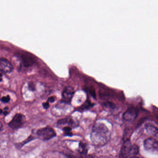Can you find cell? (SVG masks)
<instances>
[{
  "label": "cell",
  "instance_id": "23",
  "mask_svg": "<svg viewBox=\"0 0 158 158\" xmlns=\"http://www.w3.org/2000/svg\"><path fill=\"white\" fill-rule=\"evenodd\" d=\"M129 158H137V157H131Z\"/></svg>",
  "mask_w": 158,
  "mask_h": 158
},
{
  "label": "cell",
  "instance_id": "1",
  "mask_svg": "<svg viewBox=\"0 0 158 158\" xmlns=\"http://www.w3.org/2000/svg\"><path fill=\"white\" fill-rule=\"evenodd\" d=\"M110 137V132L104 124H95L92 128L90 139L92 143L97 147H102L106 144Z\"/></svg>",
  "mask_w": 158,
  "mask_h": 158
},
{
  "label": "cell",
  "instance_id": "16",
  "mask_svg": "<svg viewBox=\"0 0 158 158\" xmlns=\"http://www.w3.org/2000/svg\"><path fill=\"white\" fill-rule=\"evenodd\" d=\"M10 96H7L6 97H2L1 98V101L3 103H8L10 102Z\"/></svg>",
  "mask_w": 158,
  "mask_h": 158
},
{
  "label": "cell",
  "instance_id": "19",
  "mask_svg": "<svg viewBox=\"0 0 158 158\" xmlns=\"http://www.w3.org/2000/svg\"><path fill=\"white\" fill-rule=\"evenodd\" d=\"M43 106L44 109H48L49 107V104L48 102H44L43 103Z\"/></svg>",
  "mask_w": 158,
  "mask_h": 158
},
{
  "label": "cell",
  "instance_id": "20",
  "mask_svg": "<svg viewBox=\"0 0 158 158\" xmlns=\"http://www.w3.org/2000/svg\"><path fill=\"white\" fill-rule=\"evenodd\" d=\"M2 73H0V82H2Z\"/></svg>",
  "mask_w": 158,
  "mask_h": 158
},
{
  "label": "cell",
  "instance_id": "2",
  "mask_svg": "<svg viewBox=\"0 0 158 158\" xmlns=\"http://www.w3.org/2000/svg\"><path fill=\"white\" fill-rule=\"evenodd\" d=\"M38 136L43 140H49L56 136V133L53 128L51 127H45L39 129L37 132Z\"/></svg>",
  "mask_w": 158,
  "mask_h": 158
},
{
  "label": "cell",
  "instance_id": "18",
  "mask_svg": "<svg viewBox=\"0 0 158 158\" xmlns=\"http://www.w3.org/2000/svg\"><path fill=\"white\" fill-rule=\"evenodd\" d=\"M55 98L54 97H50L48 99V102H53L55 101Z\"/></svg>",
  "mask_w": 158,
  "mask_h": 158
},
{
  "label": "cell",
  "instance_id": "6",
  "mask_svg": "<svg viewBox=\"0 0 158 158\" xmlns=\"http://www.w3.org/2000/svg\"><path fill=\"white\" fill-rule=\"evenodd\" d=\"M138 115V110L135 107L128 108L123 114L124 120L127 122H133Z\"/></svg>",
  "mask_w": 158,
  "mask_h": 158
},
{
  "label": "cell",
  "instance_id": "5",
  "mask_svg": "<svg viewBox=\"0 0 158 158\" xmlns=\"http://www.w3.org/2000/svg\"><path fill=\"white\" fill-rule=\"evenodd\" d=\"M131 147L132 144L129 139L125 140L121 148L119 158H128L131 156Z\"/></svg>",
  "mask_w": 158,
  "mask_h": 158
},
{
  "label": "cell",
  "instance_id": "17",
  "mask_svg": "<svg viewBox=\"0 0 158 158\" xmlns=\"http://www.w3.org/2000/svg\"><path fill=\"white\" fill-rule=\"evenodd\" d=\"M28 88L30 90L34 91L35 89V85L33 83H29V85H28Z\"/></svg>",
  "mask_w": 158,
  "mask_h": 158
},
{
  "label": "cell",
  "instance_id": "11",
  "mask_svg": "<svg viewBox=\"0 0 158 158\" xmlns=\"http://www.w3.org/2000/svg\"><path fill=\"white\" fill-rule=\"evenodd\" d=\"M147 134L150 135H155L158 134V129L151 125H147L145 127Z\"/></svg>",
  "mask_w": 158,
  "mask_h": 158
},
{
  "label": "cell",
  "instance_id": "9",
  "mask_svg": "<svg viewBox=\"0 0 158 158\" xmlns=\"http://www.w3.org/2000/svg\"><path fill=\"white\" fill-rule=\"evenodd\" d=\"M22 59L24 65L26 67L31 66L32 64H34L35 62V60H34L33 57L27 53L23 54L22 56Z\"/></svg>",
  "mask_w": 158,
  "mask_h": 158
},
{
  "label": "cell",
  "instance_id": "4",
  "mask_svg": "<svg viewBox=\"0 0 158 158\" xmlns=\"http://www.w3.org/2000/svg\"><path fill=\"white\" fill-rule=\"evenodd\" d=\"M144 147L148 151L158 153V142L155 139L148 138L146 139L144 142Z\"/></svg>",
  "mask_w": 158,
  "mask_h": 158
},
{
  "label": "cell",
  "instance_id": "14",
  "mask_svg": "<svg viewBox=\"0 0 158 158\" xmlns=\"http://www.w3.org/2000/svg\"><path fill=\"white\" fill-rule=\"evenodd\" d=\"M103 106L105 107L107 109H110V110H112L115 108V105L114 103H113L111 102H106L103 103Z\"/></svg>",
  "mask_w": 158,
  "mask_h": 158
},
{
  "label": "cell",
  "instance_id": "13",
  "mask_svg": "<svg viewBox=\"0 0 158 158\" xmlns=\"http://www.w3.org/2000/svg\"><path fill=\"white\" fill-rule=\"evenodd\" d=\"M139 152V148L138 146L135 144L132 145L131 150V156L134 157L135 155H137Z\"/></svg>",
  "mask_w": 158,
  "mask_h": 158
},
{
  "label": "cell",
  "instance_id": "21",
  "mask_svg": "<svg viewBox=\"0 0 158 158\" xmlns=\"http://www.w3.org/2000/svg\"><path fill=\"white\" fill-rule=\"evenodd\" d=\"M2 124L1 123H0V131H1V130H2Z\"/></svg>",
  "mask_w": 158,
  "mask_h": 158
},
{
  "label": "cell",
  "instance_id": "22",
  "mask_svg": "<svg viewBox=\"0 0 158 158\" xmlns=\"http://www.w3.org/2000/svg\"><path fill=\"white\" fill-rule=\"evenodd\" d=\"M3 111L2 110H0V114H3Z\"/></svg>",
  "mask_w": 158,
  "mask_h": 158
},
{
  "label": "cell",
  "instance_id": "7",
  "mask_svg": "<svg viewBox=\"0 0 158 158\" xmlns=\"http://www.w3.org/2000/svg\"><path fill=\"white\" fill-rule=\"evenodd\" d=\"M14 67L11 63L5 58H0V72L3 73H10Z\"/></svg>",
  "mask_w": 158,
  "mask_h": 158
},
{
  "label": "cell",
  "instance_id": "3",
  "mask_svg": "<svg viewBox=\"0 0 158 158\" xmlns=\"http://www.w3.org/2000/svg\"><path fill=\"white\" fill-rule=\"evenodd\" d=\"M25 122L26 118L24 115L22 114H17L9 123V125L12 129H17L22 127Z\"/></svg>",
  "mask_w": 158,
  "mask_h": 158
},
{
  "label": "cell",
  "instance_id": "8",
  "mask_svg": "<svg viewBox=\"0 0 158 158\" xmlns=\"http://www.w3.org/2000/svg\"><path fill=\"white\" fill-rule=\"evenodd\" d=\"M74 94V90L72 87H66L64 89L62 93V97L64 102H69L73 98Z\"/></svg>",
  "mask_w": 158,
  "mask_h": 158
},
{
  "label": "cell",
  "instance_id": "12",
  "mask_svg": "<svg viewBox=\"0 0 158 158\" xmlns=\"http://www.w3.org/2000/svg\"><path fill=\"white\" fill-rule=\"evenodd\" d=\"M78 151L80 154H86L87 153L88 148L86 143L80 142L78 148Z\"/></svg>",
  "mask_w": 158,
  "mask_h": 158
},
{
  "label": "cell",
  "instance_id": "15",
  "mask_svg": "<svg viewBox=\"0 0 158 158\" xmlns=\"http://www.w3.org/2000/svg\"><path fill=\"white\" fill-rule=\"evenodd\" d=\"M64 132L65 135L72 136L73 134L72 133V128L70 127H65L63 128Z\"/></svg>",
  "mask_w": 158,
  "mask_h": 158
},
{
  "label": "cell",
  "instance_id": "10",
  "mask_svg": "<svg viewBox=\"0 0 158 158\" xmlns=\"http://www.w3.org/2000/svg\"><path fill=\"white\" fill-rule=\"evenodd\" d=\"M58 124L59 125H68V127H74L77 125L76 123L74 121L73 119L71 117H67L59 120L58 122Z\"/></svg>",
  "mask_w": 158,
  "mask_h": 158
}]
</instances>
